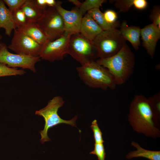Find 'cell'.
<instances>
[{"label":"cell","instance_id":"27","mask_svg":"<svg viewBox=\"0 0 160 160\" xmlns=\"http://www.w3.org/2000/svg\"><path fill=\"white\" fill-rule=\"evenodd\" d=\"M149 18L152 23L160 29V7L159 6H155L153 7Z\"/></svg>","mask_w":160,"mask_h":160},{"label":"cell","instance_id":"22","mask_svg":"<svg viewBox=\"0 0 160 160\" xmlns=\"http://www.w3.org/2000/svg\"><path fill=\"white\" fill-rule=\"evenodd\" d=\"M12 15L17 28L24 25L28 22L25 14L20 8L13 12Z\"/></svg>","mask_w":160,"mask_h":160},{"label":"cell","instance_id":"32","mask_svg":"<svg viewBox=\"0 0 160 160\" xmlns=\"http://www.w3.org/2000/svg\"><path fill=\"white\" fill-rule=\"evenodd\" d=\"M68 1L75 5L77 7L79 8L81 5V2L77 0H68Z\"/></svg>","mask_w":160,"mask_h":160},{"label":"cell","instance_id":"18","mask_svg":"<svg viewBox=\"0 0 160 160\" xmlns=\"http://www.w3.org/2000/svg\"><path fill=\"white\" fill-rule=\"evenodd\" d=\"M20 8L25 14L28 21L32 22H36L44 10L38 7L34 0H26Z\"/></svg>","mask_w":160,"mask_h":160},{"label":"cell","instance_id":"15","mask_svg":"<svg viewBox=\"0 0 160 160\" xmlns=\"http://www.w3.org/2000/svg\"><path fill=\"white\" fill-rule=\"evenodd\" d=\"M17 29L41 45L48 40L36 22L28 21Z\"/></svg>","mask_w":160,"mask_h":160},{"label":"cell","instance_id":"7","mask_svg":"<svg viewBox=\"0 0 160 160\" xmlns=\"http://www.w3.org/2000/svg\"><path fill=\"white\" fill-rule=\"evenodd\" d=\"M36 23L49 41L58 39L65 32L63 20L55 7L45 9Z\"/></svg>","mask_w":160,"mask_h":160},{"label":"cell","instance_id":"4","mask_svg":"<svg viewBox=\"0 0 160 160\" xmlns=\"http://www.w3.org/2000/svg\"><path fill=\"white\" fill-rule=\"evenodd\" d=\"M64 103V101L61 96H55L48 102L45 107L36 111L35 114L42 116L45 121L44 129L39 132L41 137L40 141L42 144L50 141L47 135L48 130L58 124H65L77 127L76 123L77 115L70 120H66L62 119L58 115V109L63 105Z\"/></svg>","mask_w":160,"mask_h":160},{"label":"cell","instance_id":"10","mask_svg":"<svg viewBox=\"0 0 160 160\" xmlns=\"http://www.w3.org/2000/svg\"><path fill=\"white\" fill-rule=\"evenodd\" d=\"M42 46L16 28L14 30L11 43L7 47L16 54L38 57Z\"/></svg>","mask_w":160,"mask_h":160},{"label":"cell","instance_id":"6","mask_svg":"<svg viewBox=\"0 0 160 160\" xmlns=\"http://www.w3.org/2000/svg\"><path fill=\"white\" fill-rule=\"evenodd\" d=\"M68 54L81 65L90 61H95V59L98 58L92 41L87 39L80 33L71 36Z\"/></svg>","mask_w":160,"mask_h":160},{"label":"cell","instance_id":"16","mask_svg":"<svg viewBox=\"0 0 160 160\" xmlns=\"http://www.w3.org/2000/svg\"><path fill=\"white\" fill-rule=\"evenodd\" d=\"M4 28L5 34L10 36L13 30L17 28L12 12L5 5L3 0H0V29Z\"/></svg>","mask_w":160,"mask_h":160},{"label":"cell","instance_id":"2","mask_svg":"<svg viewBox=\"0 0 160 160\" xmlns=\"http://www.w3.org/2000/svg\"><path fill=\"white\" fill-rule=\"evenodd\" d=\"M96 61L108 70L118 85L124 84L133 73L135 58L126 43L116 54L110 57L98 58Z\"/></svg>","mask_w":160,"mask_h":160},{"label":"cell","instance_id":"26","mask_svg":"<svg viewBox=\"0 0 160 160\" xmlns=\"http://www.w3.org/2000/svg\"><path fill=\"white\" fill-rule=\"evenodd\" d=\"M90 127L93 132L95 143H104L102 133L98 126L96 120L95 119L92 122Z\"/></svg>","mask_w":160,"mask_h":160},{"label":"cell","instance_id":"33","mask_svg":"<svg viewBox=\"0 0 160 160\" xmlns=\"http://www.w3.org/2000/svg\"><path fill=\"white\" fill-rule=\"evenodd\" d=\"M2 36L0 34V44L1 43V40L2 39Z\"/></svg>","mask_w":160,"mask_h":160},{"label":"cell","instance_id":"13","mask_svg":"<svg viewBox=\"0 0 160 160\" xmlns=\"http://www.w3.org/2000/svg\"><path fill=\"white\" fill-rule=\"evenodd\" d=\"M103 30L87 13L81 20L80 33L87 39L92 41Z\"/></svg>","mask_w":160,"mask_h":160},{"label":"cell","instance_id":"19","mask_svg":"<svg viewBox=\"0 0 160 160\" xmlns=\"http://www.w3.org/2000/svg\"><path fill=\"white\" fill-rule=\"evenodd\" d=\"M103 30L112 28H117L116 27L108 24L105 20L103 13L99 8H95L87 12Z\"/></svg>","mask_w":160,"mask_h":160},{"label":"cell","instance_id":"14","mask_svg":"<svg viewBox=\"0 0 160 160\" xmlns=\"http://www.w3.org/2000/svg\"><path fill=\"white\" fill-rule=\"evenodd\" d=\"M119 27V31L124 39L128 41L134 49L138 50L140 44V28L136 26H129L126 20L123 21Z\"/></svg>","mask_w":160,"mask_h":160},{"label":"cell","instance_id":"20","mask_svg":"<svg viewBox=\"0 0 160 160\" xmlns=\"http://www.w3.org/2000/svg\"><path fill=\"white\" fill-rule=\"evenodd\" d=\"M105 0H86L82 3L79 8L81 15L84 16L89 11L95 8H99Z\"/></svg>","mask_w":160,"mask_h":160},{"label":"cell","instance_id":"24","mask_svg":"<svg viewBox=\"0 0 160 160\" xmlns=\"http://www.w3.org/2000/svg\"><path fill=\"white\" fill-rule=\"evenodd\" d=\"M115 7L119 9V12H126L133 6L135 0H113Z\"/></svg>","mask_w":160,"mask_h":160},{"label":"cell","instance_id":"29","mask_svg":"<svg viewBox=\"0 0 160 160\" xmlns=\"http://www.w3.org/2000/svg\"><path fill=\"white\" fill-rule=\"evenodd\" d=\"M58 1L55 0H34L36 5L43 10L49 7H55Z\"/></svg>","mask_w":160,"mask_h":160},{"label":"cell","instance_id":"23","mask_svg":"<svg viewBox=\"0 0 160 160\" xmlns=\"http://www.w3.org/2000/svg\"><path fill=\"white\" fill-rule=\"evenodd\" d=\"M103 14L105 20L108 24L114 26L117 28L120 26V23L117 20V14L115 11L108 9L106 10Z\"/></svg>","mask_w":160,"mask_h":160},{"label":"cell","instance_id":"3","mask_svg":"<svg viewBox=\"0 0 160 160\" xmlns=\"http://www.w3.org/2000/svg\"><path fill=\"white\" fill-rule=\"evenodd\" d=\"M76 71L81 79L89 87L106 90L114 89L117 86L108 70L96 61L81 65Z\"/></svg>","mask_w":160,"mask_h":160},{"label":"cell","instance_id":"21","mask_svg":"<svg viewBox=\"0 0 160 160\" xmlns=\"http://www.w3.org/2000/svg\"><path fill=\"white\" fill-rule=\"evenodd\" d=\"M26 72L22 69L9 67L6 65L0 63V77L11 76L21 75Z\"/></svg>","mask_w":160,"mask_h":160},{"label":"cell","instance_id":"31","mask_svg":"<svg viewBox=\"0 0 160 160\" xmlns=\"http://www.w3.org/2000/svg\"><path fill=\"white\" fill-rule=\"evenodd\" d=\"M148 4L146 0H135L133 7L138 10H142L147 8Z\"/></svg>","mask_w":160,"mask_h":160},{"label":"cell","instance_id":"11","mask_svg":"<svg viewBox=\"0 0 160 160\" xmlns=\"http://www.w3.org/2000/svg\"><path fill=\"white\" fill-rule=\"evenodd\" d=\"M62 2L59 1L55 7L61 16L64 24L65 32L71 36L80 33V30L83 16L78 7H75L71 10L63 8Z\"/></svg>","mask_w":160,"mask_h":160},{"label":"cell","instance_id":"5","mask_svg":"<svg viewBox=\"0 0 160 160\" xmlns=\"http://www.w3.org/2000/svg\"><path fill=\"white\" fill-rule=\"evenodd\" d=\"M126 40L117 28L103 31L92 41L99 58L111 57L118 52Z\"/></svg>","mask_w":160,"mask_h":160},{"label":"cell","instance_id":"1","mask_svg":"<svg viewBox=\"0 0 160 160\" xmlns=\"http://www.w3.org/2000/svg\"><path fill=\"white\" fill-rule=\"evenodd\" d=\"M128 120L133 129L147 137H160V117L154 112L148 101L142 95H135L130 103Z\"/></svg>","mask_w":160,"mask_h":160},{"label":"cell","instance_id":"9","mask_svg":"<svg viewBox=\"0 0 160 160\" xmlns=\"http://www.w3.org/2000/svg\"><path fill=\"white\" fill-rule=\"evenodd\" d=\"M8 49L6 44L1 42L0 44V63L5 64L10 68L19 67L36 72L35 65L40 60L39 56L14 54L9 52Z\"/></svg>","mask_w":160,"mask_h":160},{"label":"cell","instance_id":"30","mask_svg":"<svg viewBox=\"0 0 160 160\" xmlns=\"http://www.w3.org/2000/svg\"><path fill=\"white\" fill-rule=\"evenodd\" d=\"M5 4L8 7V9L12 12L20 8L25 2L26 0H3Z\"/></svg>","mask_w":160,"mask_h":160},{"label":"cell","instance_id":"25","mask_svg":"<svg viewBox=\"0 0 160 160\" xmlns=\"http://www.w3.org/2000/svg\"><path fill=\"white\" fill-rule=\"evenodd\" d=\"M147 99L154 113L160 117V92L148 97Z\"/></svg>","mask_w":160,"mask_h":160},{"label":"cell","instance_id":"12","mask_svg":"<svg viewBox=\"0 0 160 160\" xmlns=\"http://www.w3.org/2000/svg\"><path fill=\"white\" fill-rule=\"evenodd\" d=\"M140 36L143 47L153 58L157 42L160 38V29L152 23L141 28Z\"/></svg>","mask_w":160,"mask_h":160},{"label":"cell","instance_id":"8","mask_svg":"<svg viewBox=\"0 0 160 160\" xmlns=\"http://www.w3.org/2000/svg\"><path fill=\"white\" fill-rule=\"evenodd\" d=\"M71 36L65 32L58 39L53 41L48 40L42 46L39 56L40 58L51 62L62 60L68 54Z\"/></svg>","mask_w":160,"mask_h":160},{"label":"cell","instance_id":"28","mask_svg":"<svg viewBox=\"0 0 160 160\" xmlns=\"http://www.w3.org/2000/svg\"><path fill=\"white\" fill-rule=\"evenodd\" d=\"M89 154L96 155L98 160H105L106 153L103 143H95L94 149Z\"/></svg>","mask_w":160,"mask_h":160},{"label":"cell","instance_id":"17","mask_svg":"<svg viewBox=\"0 0 160 160\" xmlns=\"http://www.w3.org/2000/svg\"><path fill=\"white\" fill-rule=\"evenodd\" d=\"M131 145L137 150L130 151L126 156V158L131 159L133 158L143 157L150 160H160V151H153L145 149L137 143L132 141Z\"/></svg>","mask_w":160,"mask_h":160}]
</instances>
